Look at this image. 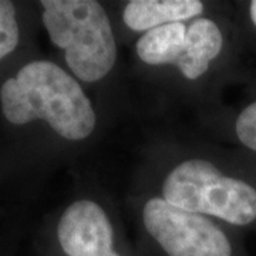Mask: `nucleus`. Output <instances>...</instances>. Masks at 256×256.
<instances>
[{"instance_id":"f257e3e1","label":"nucleus","mask_w":256,"mask_h":256,"mask_svg":"<svg viewBox=\"0 0 256 256\" xmlns=\"http://www.w3.org/2000/svg\"><path fill=\"white\" fill-rule=\"evenodd\" d=\"M232 16V2L210 14L151 30L131 44L132 77L156 100L195 114L224 102V92L242 84L250 67Z\"/></svg>"},{"instance_id":"f03ea898","label":"nucleus","mask_w":256,"mask_h":256,"mask_svg":"<svg viewBox=\"0 0 256 256\" xmlns=\"http://www.w3.org/2000/svg\"><path fill=\"white\" fill-rule=\"evenodd\" d=\"M131 188L256 235V156L244 150L204 138H151Z\"/></svg>"},{"instance_id":"7ed1b4c3","label":"nucleus","mask_w":256,"mask_h":256,"mask_svg":"<svg viewBox=\"0 0 256 256\" xmlns=\"http://www.w3.org/2000/svg\"><path fill=\"white\" fill-rule=\"evenodd\" d=\"M0 111L16 130L42 127L68 152L92 150L110 121L60 63L32 58L0 84Z\"/></svg>"},{"instance_id":"20e7f679","label":"nucleus","mask_w":256,"mask_h":256,"mask_svg":"<svg viewBox=\"0 0 256 256\" xmlns=\"http://www.w3.org/2000/svg\"><path fill=\"white\" fill-rule=\"evenodd\" d=\"M42 24L62 53L64 68L88 92L110 121L126 107L120 40L107 2L42 0Z\"/></svg>"},{"instance_id":"39448f33","label":"nucleus","mask_w":256,"mask_h":256,"mask_svg":"<svg viewBox=\"0 0 256 256\" xmlns=\"http://www.w3.org/2000/svg\"><path fill=\"white\" fill-rule=\"evenodd\" d=\"M127 206L138 256H249L244 234L150 192L130 186Z\"/></svg>"},{"instance_id":"423d86ee","label":"nucleus","mask_w":256,"mask_h":256,"mask_svg":"<svg viewBox=\"0 0 256 256\" xmlns=\"http://www.w3.org/2000/svg\"><path fill=\"white\" fill-rule=\"evenodd\" d=\"M122 222L110 194L92 182L58 212L44 256H138Z\"/></svg>"},{"instance_id":"0eeeda50","label":"nucleus","mask_w":256,"mask_h":256,"mask_svg":"<svg viewBox=\"0 0 256 256\" xmlns=\"http://www.w3.org/2000/svg\"><path fill=\"white\" fill-rule=\"evenodd\" d=\"M224 2L214 0H120L107 2L121 46H131L151 30L210 14Z\"/></svg>"},{"instance_id":"6e6552de","label":"nucleus","mask_w":256,"mask_h":256,"mask_svg":"<svg viewBox=\"0 0 256 256\" xmlns=\"http://www.w3.org/2000/svg\"><path fill=\"white\" fill-rule=\"evenodd\" d=\"M242 86L238 101L222 102L195 118L210 140L256 156V68L249 70Z\"/></svg>"},{"instance_id":"1a4fd4ad","label":"nucleus","mask_w":256,"mask_h":256,"mask_svg":"<svg viewBox=\"0 0 256 256\" xmlns=\"http://www.w3.org/2000/svg\"><path fill=\"white\" fill-rule=\"evenodd\" d=\"M23 23L16 3L0 0V63L18 50L23 42Z\"/></svg>"},{"instance_id":"9d476101","label":"nucleus","mask_w":256,"mask_h":256,"mask_svg":"<svg viewBox=\"0 0 256 256\" xmlns=\"http://www.w3.org/2000/svg\"><path fill=\"white\" fill-rule=\"evenodd\" d=\"M232 16L246 54H256V0L232 2Z\"/></svg>"}]
</instances>
